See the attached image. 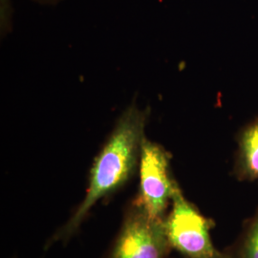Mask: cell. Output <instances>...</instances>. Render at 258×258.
<instances>
[{"instance_id":"cell-1","label":"cell","mask_w":258,"mask_h":258,"mask_svg":"<svg viewBox=\"0 0 258 258\" xmlns=\"http://www.w3.org/2000/svg\"><path fill=\"white\" fill-rule=\"evenodd\" d=\"M148 110L131 104L120 115L109 137L94 159L83 201L46 242L45 249L67 243L79 231L93 208L118 191L139 168Z\"/></svg>"},{"instance_id":"cell-2","label":"cell","mask_w":258,"mask_h":258,"mask_svg":"<svg viewBox=\"0 0 258 258\" xmlns=\"http://www.w3.org/2000/svg\"><path fill=\"white\" fill-rule=\"evenodd\" d=\"M165 226L172 250L182 258H230L226 249H217L212 242L214 221L186 199L180 185L173 194Z\"/></svg>"},{"instance_id":"cell-3","label":"cell","mask_w":258,"mask_h":258,"mask_svg":"<svg viewBox=\"0 0 258 258\" xmlns=\"http://www.w3.org/2000/svg\"><path fill=\"white\" fill-rule=\"evenodd\" d=\"M171 250L165 220L151 217L133 198L116 237L102 258H168Z\"/></svg>"},{"instance_id":"cell-4","label":"cell","mask_w":258,"mask_h":258,"mask_svg":"<svg viewBox=\"0 0 258 258\" xmlns=\"http://www.w3.org/2000/svg\"><path fill=\"white\" fill-rule=\"evenodd\" d=\"M171 155L161 145L145 138L139 162V190L134 199L148 214L165 220L177 183L170 168Z\"/></svg>"},{"instance_id":"cell-5","label":"cell","mask_w":258,"mask_h":258,"mask_svg":"<svg viewBox=\"0 0 258 258\" xmlns=\"http://www.w3.org/2000/svg\"><path fill=\"white\" fill-rule=\"evenodd\" d=\"M232 175L239 182L258 183V116L236 135Z\"/></svg>"},{"instance_id":"cell-6","label":"cell","mask_w":258,"mask_h":258,"mask_svg":"<svg viewBox=\"0 0 258 258\" xmlns=\"http://www.w3.org/2000/svg\"><path fill=\"white\" fill-rule=\"evenodd\" d=\"M226 250L230 258H258V208L244 223L235 242Z\"/></svg>"},{"instance_id":"cell-7","label":"cell","mask_w":258,"mask_h":258,"mask_svg":"<svg viewBox=\"0 0 258 258\" xmlns=\"http://www.w3.org/2000/svg\"><path fill=\"white\" fill-rule=\"evenodd\" d=\"M12 2L11 0H1V25L7 28L12 19Z\"/></svg>"},{"instance_id":"cell-8","label":"cell","mask_w":258,"mask_h":258,"mask_svg":"<svg viewBox=\"0 0 258 258\" xmlns=\"http://www.w3.org/2000/svg\"><path fill=\"white\" fill-rule=\"evenodd\" d=\"M33 1H36L37 3L42 4V5H55L61 0H33Z\"/></svg>"}]
</instances>
